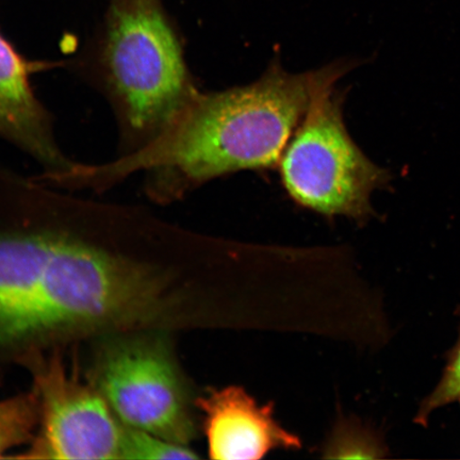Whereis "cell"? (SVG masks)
Returning a JSON list of instances; mask_svg holds the SVG:
<instances>
[{"instance_id":"5b68a950","label":"cell","mask_w":460,"mask_h":460,"mask_svg":"<svg viewBox=\"0 0 460 460\" xmlns=\"http://www.w3.org/2000/svg\"><path fill=\"white\" fill-rule=\"evenodd\" d=\"M93 378L125 427L183 446L197 435L187 384L164 339L108 342L97 355Z\"/></svg>"},{"instance_id":"9c48e42d","label":"cell","mask_w":460,"mask_h":460,"mask_svg":"<svg viewBox=\"0 0 460 460\" xmlns=\"http://www.w3.org/2000/svg\"><path fill=\"white\" fill-rule=\"evenodd\" d=\"M39 423V400L34 391L0 402V458L11 448L34 439Z\"/></svg>"},{"instance_id":"7a4b0ae2","label":"cell","mask_w":460,"mask_h":460,"mask_svg":"<svg viewBox=\"0 0 460 460\" xmlns=\"http://www.w3.org/2000/svg\"><path fill=\"white\" fill-rule=\"evenodd\" d=\"M349 67L339 62L290 74L274 66L254 84L220 93L198 92L140 151L109 163H76L51 175L50 181L66 191L102 194L143 174L146 197L168 204L218 176L271 168L279 163L315 92Z\"/></svg>"},{"instance_id":"3957f363","label":"cell","mask_w":460,"mask_h":460,"mask_svg":"<svg viewBox=\"0 0 460 460\" xmlns=\"http://www.w3.org/2000/svg\"><path fill=\"white\" fill-rule=\"evenodd\" d=\"M66 66L111 105L119 130L118 157L156 139L199 92L161 0H109L94 43Z\"/></svg>"},{"instance_id":"52a82bcc","label":"cell","mask_w":460,"mask_h":460,"mask_svg":"<svg viewBox=\"0 0 460 460\" xmlns=\"http://www.w3.org/2000/svg\"><path fill=\"white\" fill-rule=\"evenodd\" d=\"M66 61L29 60L0 32V137L31 156L42 172L71 169L76 161L62 151L54 118L34 92V74Z\"/></svg>"},{"instance_id":"8992f818","label":"cell","mask_w":460,"mask_h":460,"mask_svg":"<svg viewBox=\"0 0 460 460\" xmlns=\"http://www.w3.org/2000/svg\"><path fill=\"white\" fill-rule=\"evenodd\" d=\"M40 407L28 459H120L124 427L94 384L68 371L59 355L29 354Z\"/></svg>"},{"instance_id":"6da1fadb","label":"cell","mask_w":460,"mask_h":460,"mask_svg":"<svg viewBox=\"0 0 460 460\" xmlns=\"http://www.w3.org/2000/svg\"><path fill=\"white\" fill-rule=\"evenodd\" d=\"M157 232L144 207L0 170V348L156 324L169 280L139 251Z\"/></svg>"},{"instance_id":"30bf717a","label":"cell","mask_w":460,"mask_h":460,"mask_svg":"<svg viewBox=\"0 0 460 460\" xmlns=\"http://www.w3.org/2000/svg\"><path fill=\"white\" fill-rule=\"evenodd\" d=\"M192 450L147 431L124 427L120 459L172 460L198 459Z\"/></svg>"},{"instance_id":"7c38bea8","label":"cell","mask_w":460,"mask_h":460,"mask_svg":"<svg viewBox=\"0 0 460 460\" xmlns=\"http://www.w3.org/2000/svg\"><path fill=\"white\" fill-rule=\"evenodd\" d=\"M327 453L338 458H379L384 456V448L366 429L341 424L332 437Z\"/></svg>"},{"instance_id":"8fae6325","label":"cell","mask_w":460,"mask_h":460,"mask_svg":"<svg viewBox=\"0 0 460 460\" xmlns=\"http://www.w3.org/2000/svg\"><path fill=\"white\" fill-rule=\"evenodd\" d=\"M460 318V306L458 308ZM460 406V330L458 341L448 354L444 374L437 387L420 405L417 422L425 425L431 413L448 404Z\"/></svg>"},{"instance_id":"ba28073f","label":"cell","mask_w":460,"mask_h":460,"mask_svg":"<svg viewBox=\"0 0 460 460\" xmlns=\"http://www.w3.org/2000/svg\"><path fill=\"white\" fill-rule=\"evenodd\" d=\"M212 459H261L301 441L276 422L272 405L259 406L243 388L212 390L197 402Z\"/></svg>"},{"instance_id":"277c9868","label":"cell","mask_w":460,"mask_h":460,"mask_svg":"<svg viewBox=\"0 0 460 460\" xmlns=\"http://www.w3.org/2000/svg\"><path fill=\"white\" fill-rule=\"evenodd\" d=\"M337 82L315 92L281 155V181L297 204L323 216L362 222L372 215V193L386 185L389 176L349 135L341 96L333 93Z\"/></svg>"}]
</instances>
